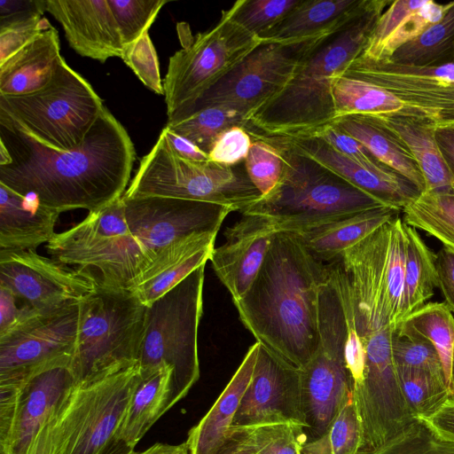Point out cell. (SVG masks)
<instances>
[{"instance_id": "cell-1", "label": "cell", "mask_w": 454, "mask_h": 454, "mask_svg": "<svg viewBox=\"0 0 454 454\" xmlns=\"http://www.w3.org/2000/svg\"><path fill=\"white\" fill-rule=\"evenodd\" d=\"M0 145L10 155L9 163L0 166V184L59 213L95 212L121 198L136 159L129 135L106 106L74 150L47 147L3 126Z\"/></svg>"}, {"instance_id": "cell-2", "label": "cell", "mask_w": 454, "mask_h": 454, "mask_svg": "<svg viewBox=\"0 0 454 454\" xmlns=\"http://www.w3.org/2000/svg\"><path fill=\"white\" fill-rule=\"evenodd\" d=\"M325 274L326 263L296 233L279 231L250 288L233 302L256 341L299 370L319 346V293Z\"/></svg>"}, {"instance_id": "cell-3", "label": "cell", "mask_w": 454, "mask_h": 454, "mask_svg": "<svg viewBox=\"0 0 454 454\" xmlns=\"http://www.w3.org/2000/svg\"><path fill=\"white\" fill-rule=\"evenodd\" d=\"M107 236L51 255L87 272L98 285L130 291L164 247L195 232H218L232 210L223 205L162 197L124 198Z\"/></svg>"}, {"instance_id": "cell-4", "label": "cell", "mask_w": 454, "mask_h": 454, "mask_svg": "<svg viewBox=\"0 0 454 454\" xmlns=\"http://www.w3.org/2000/svg\"><path fill=\"white\" fill-rule=\"evenodd\" d=\"M388 0H367L363 10L324 35L276 97L249 118L247 129L277 137H310L336 120L333 82L359 57Z\"/></svg>"}, {"instance_id": "cell-5", "label": "cell", "mask_w": 454, "mask_h": 454, "mask_svg": "<svg viewBox=\"0 0 454 454\" xmlns=\"http://www.w3.org/2000/svg\"><path fill=\"white\" fill-rule=\"evenodd\" d=\"M249 132L280 152L284 168L278 184L242 215L271 221L278 232L299 233L363 211L386 207L378 200L298 152L284 139Z\"/></svg>"}, {"instance_id": "cell-6", "label": "cell", "mask_w": 454, "mask_h": 454, "mask_svg": "<svg viewBox=\"0 0 454 454\" xmlns=\"http://www.w3.org/2000/svg\"><path fill=\"white\" fill-rule=\"evenodd\" d=\"M92 86L61 59L51 81L32 93L0 96V126L60 151L79 147L104 110Z\"/></svg>"}, {"instance_id": "cell-7", "label": "cell", "mask_w": 454, "mask_h": 454, "mask_svg": "<svg viewBox=\"0 0 454 454\" xmlns=\"http://www.w3.org/2000/svg\"><path fill=\"white\" fill-rule=\"evenodd\" d=\"M146 307L129 290L98 285L79 303L77 339L69 370L84 384L138 362Z\"/></svg>"}, {"instance_id": "cell-8", "label": "cell", "mask_w": 454, "mask_h": 454, "mask_svg": "<svg viewBox=\"0 0 454 454\" xmlns=\"http://www.w3.org/2000/svg\"><path fill=\"white\" fill-rule=\"evenodd\" d=\"M406 250V223L397 215L339 257L349 278L362 339L398 325Z\"/></svg>"}, {"instance_id": "cell-9", "label": "cell", "mask_w": 454, "mask_h": 454, "mask_svg": "<svg viewBox=\"0 0 454 454\" xmlns=\"http://www.w3.org/2000/svg\"><path fill=\"white\" fill-rule=\"evenodd\" d=\"M124 198L162 197L219 204L243 214L261 197L246 169L180 156L162 129L140 160Z\"/></svg>"}, {"instance_id": "cell-10", "label": "cell", "mask_w": 454, "mask_h": 454, "mask_svg": "<svg viewBox=\"0 0 454 454\" xmlns=\"http://www.w3.org/2000/svg\"><path fill=\"white\" fill-rule=\"evenodd\" d=\"M318 322V348L301 370L306 442L321 436L352 395L345 363L347 325L339 261L326 263L319 293Z\"/></svg>"}, {"instance_id": "cell-11", "label": "cell", "mask_w": 454, "mask_h": 454, "mask_svg": "<svg viewBox=\"0 0 454 454\" xmlns=\"http://www.w3.org/2000/svg\"><path fill=\"white\" fill-rule=\"evenodd\" d=\"M205 265L146 307L141 370L168 364L174 370L172 406L200 378L198 331L203 312Z\"/></svg>"}, {"instance_id": "cell-12", "label": "cell", "mask_w": 454, "mask_h": 454, "mask_svg": "<svg viewBox=\"0 0 454 454\" xmlns=\"http://www.w3.org/2000/svg\"><path fill=\"white\" fill-rule=\"evenodd\" d=\"M140 380L137 362L75 384L63 404L57 454H114L121 425Z\"/></svg>"}, {"instance_id": "cell-13", "label": "cell", "mask_w": 454, "mask_h": 454, "mask_svg": "<svg viewBox=\"0 0 454 454\" xmlns=\"http://www.w3.org/2000/svg\"><path fill=\"white\" fill-rule=\"evenodd\" d=\"M262 43L225 12L168 59L163 80L168 121L186 112Z\"/></svg>"}, {"instance_id": "cell-14", "label": "cell", "mask_w": 454, "mask_h": 454, "mask_svg": "<svg viewBox=\"0 0 454 454\" xmlns=\"http://www.w3.org/2000/svg\"><path fill=\"white\" fill-rule=\"evenodd\" d=\"M325 35L289 42H262L186 112L171 121L203 107L223 106L243 114L248 123L257 109L284 90Z\"/></svg>"}, {"instance_id": "cell-15", "label": "cell", "mask_w": 454, "mask_h": 454, "mask_svg": "<svg viewBox=\"0 0 454 454\" xmlns=\"http://www.w3.org/2000/svg\"><path fill=\"white\" fill-rule=\"evenodd\" d=\"M388 327L364 341L366 364L364 380L352 393L361 425L359 454L372 451L403 432L417 419L403 394L392 354Z\"/></svg>"}, {"instance_id": "cell-16", "label": "cell", "mask_w": 454, "mask_h": 454, "mask_svg": "<svg viewBox=\"0 0 454 454\" xmlns=\"http://www.w3.org/2000/svg\"><path fill=\"white\" fill-rule=\"evenodd\" d=\"M78 323L79 304L36 315L0 338V389L17 388L45 371L69 366Z\"/></svg>"}, {"instance_id": "cell-17", "label": "cell", "mask_w": 454, "mask_h": 454, "mask_svg": "<svg viewBox=\"0 0 454 454\" xmlns=\"http://www.w3.org/2000/svg\"><path fill=\"white\" fill-rule=\"evenodd\" d=\"M0 286L40 315L78 305L98 286L85 271L35 250H0Z\"/></svg>"}, {"instance_id": "cell-18", "label": "cell", "mask_w": 454, "mask_h": 454, "mask_svg": "<svg viewBox=\"0 0 454 454\" xmlns=\"http://www.w3.org/2000/svg\"><path fill=\"white\" fill-rule=\"evenodd\" d=\"M340 75L366 81L393 93L405 104L401 113L426 118L436 128L454 126V63L417 67L359 56Z\"/></svg>"}, {"instance_id": "cell-19", "label": "cell", "mask_w": 454, "mask_h": 454, "mask_svg": "<svg viewBox=\"0 0 454 454\" xmlns=\"http://www.w3.org/2000/svg\"><path fill=\"white\" fill-rule=\"evenodd\" d=\"M75 385L68 365L0 389V454H25L47 416Z\"/></svg>"}, {"instance_id": "cell-20", "label": "cell", "mask_w": 454, "mask_h": 454, "mask_svg": "<svg viewBox=\"0 0 454 454\" xmlns=\"http://www.w3.org/2000/svg\"><path fill=\"white\" fill-rule=\"evenodd\" d=\"M287 423L306 427L301 370L286 364L260 344L249 386L231 427Z\"/></svg>"}, {"instance_id": "cell-21", "label": "cell", "mask_w": 454, "mask_h": 454, "mask_svg": "<svg viewBox=\"0 0 454 454\" xmlns=\"http://www.w3.org/2000/svg\"><path fill=\"white\" fill-rule=\"evenodd\" d=\"M277 232L271 221L256 215H243L226 228L225 241L214 248L209 261L233 302L240 300L254 281Z\"/></svg>"}, {"instance_id": "cell-22", "label": "cell", "mask_w": 454, "mask_h": 454, "mask_svg": "<svg viewBox=\"0 0 454 454\" xmlns=\"http://www.w3.org/2000/svg\"><path fill=\"white\" fill-rule=\"evenodd\" d=\"M45 12L79 55L101 63L121 58L124 45L108 0H45Z\"/></svg>"}, {"instance_id": "cell-23", "label": "cell", "mask_w": 454, "mask_h": 454, "mask_svg": "<svg viewBox=\"0 0 454 454\" xmlns=\"http://www.w3.org/2000/svg\"><path fill=\"white\" fill-rule=\"evenodd\" d=\"M281 138L386 207L402 211L421 194L415 184L397 172L365 168L317 137Z\"/></svg>"}, {"instance_id": "cell-24", "label": "cell", "mask_w": 454, "mask_h": 454, "mask_svg": "<svg viewBox=\"0 0 454 454\" xmlns=\"http://www.w3.org/2000/svg\"><path fill=\"white\" fill-rule=\"evenodd\" d=\"M217 232H195L164 247L130 290L149 307L200 266L215 248Z\"/></svg>"}, {"instance_id": "cell-25", "label": "cell", "mask_w": 454, "mask_h": 454, "mask_svg": "<svg viewBox=\"0 0 454 454\" xmlns=\"http://www.w3.org/2000/svg\"><path fill=\"white\" fill-rule=\"evenodd\" d=\"M59 212L0 184V250H35L56 234Z\"/></svg>"}, {"instance_id": "cell-26", "label": "cell", "mask_w": 454, "mask_h": 454, "mask_svg": "<svg viewBox=\"0 0 454 454\" xmlns=\"http://www.w3.org/2000/svg\"><path fill=\"white\" fill-rule=\"evenodd\" d=\"M174 370L161 364L141 370V380L121 425L114 454H128L172 406Z\"/></svg>"}, {"instance_id": "cell-27", "label": "cell", "mask_w": 454, "mask_h": 454, "mask_svg": "<svg viewBox=\"0 0 454 454\" xmlns=\"http://www.w3.org/2000/svg\"><path fill=\"white\" fill-rule=\"evenodd\" d=\"M259 348L260 343L257 341L248 348L213 406L190 429L185 441L190 454H217L227 441L236 412L252 380Z\"/></svg>"}, {"instance_id": "cell-28", "label": "cell", "mask_w": 454, "mask_h": 454, "mask_svg": "<svg viewBox=\"0 0 454 454\" xmlns=\"http://www.w3.org/2000/svg\"><path fill=\"white\" fill-rule=\"evenodd\" d=\"M62 59L59 33L51 26L0 64V96L41 90L51 81Z\"/></svg>"}, {"instance_id": "cell-29", "label": "cell", "mask_w": 454, "mask_h": 454, "mask_svg": "<svg viewBox=\"0 0 454 454\" xmlns=\"http://www.w3.org/2000/svg\"><path fill=\"white\" fill-rule=\"evenodd\" d=\"M400 212L393 207H380L328 222L296 234L317 260L329 263L399 215Z\"/></svg>"}, {"instance_id": "cell-30", "label": "cell", "mask_w": 454, "mask_h": 454, "mask_svg": "<svg viewBox=\"0 0 454 454\" xmlns=\"http://www.w3.org/2000/svg\"><path fill=\"white\" fill-rule=\"evenodd\" d=\"M405 144L423 175L424 192H452L454 179L442 156L436 126L421 116L399 113L380 117Z\"/></svg>"}, {"instance_id": "cell-31", "label": "cell", "mask_w": 454, "mask_h": 454, "mask_svg": "<svg viewBox=\"0 0 454 454\" xmlns=\"http://www.w3.org/2000/svg\"><path fill=\"white\" fill-rule=\"evenodd\" d=\"M367 0H301L262 42H289L335 31L364 7Z\"/></svg>"}, {"instance_id": "cell-32", "label": "cell", "mask_w": 454, "mask_h": 454, "mask_svg": "<svg viewBox=\"0 0 454 454\" xmlns=\"http://www.w3.org/2000/svg\"><path fill=\"white\" fill-rule=\"evenodd\" d=\"M356 138L381 163L407 178L422 192L426 184L412 154L403 140L380 117L348 115L332 123Z\"/></svg>"}, {"instance_id": "cell-33", "label": "cell", "mask_w": 454, "mask_h": 454, "mask_svg": "<svg viewBox=\"0 0 454 454\" xmlns=\"http://www.w3.org/2000/svg\"><path fill=\"white\" fill-rule=\"evenodd\" d=\"M395 332L431 342L441 360L445 380L454 395V316L444 302H427L402 320Z\"/></svg>"}, {"instance_id": "cell-34", "label": "cell", "mask_w": 454, "mask_h": 454, "mask_svg": "<svg viewBox=\"0 0 454 454\" xmlns=\"http://www.w3.org/2000/svg\"><path fill=\"white\" fill-rule=\"evenodd\" d=\"M406 262L399 323L426 305L438 287L435 254L415 228L406 224Z\"/></svg>"}, {"instance_id": "cell-35", "label": "cell", "mask_w": 454, "mask_h": 454, "mask_svg": "<svg viewBox=\"0 0 454 454\" xmlns=\"http://www.w3.org/2000/svg\"><path fill=\"white\" fill-rule=\"evenodd\" d=\"M333 94L336 119L348 115L383 117L399 114L405 107V104L388 90L340 74L333 82Z\"/></svg>"}, {"instance_id": "cell-36", "label": "cell", "mask_w": 454, "mask_h": 454, "mask_svg": "<svg viewBox=\"0 0 454 454\" xmlns=\"http://www.w3.org/2000/svg\"><path fill=\"white\" fill-rule=\"evenodd\" d=\"M388 61L417 67L454 63V1L440 21L396 50Z\"/></svg>"}, {"instance_id": "cell-37", "label": "cell", "mask_w": 454, "mask_h": 454, "mask_svg": "<svg viewBox=\"0 0 454 454\" xmlns=\"http://www.w3.org/2000/svg\"><path fill=\"white\" fill-rule=\"evenodd\" d=\"M402 211L406 224L425 231L454 253V192H422Z\"/></svg>"}, {"instance_id": "cell-38", "label": "cell", "mask_w": 454, "mask_h": 454, "mask_svg": "<svg viewBox=\"0 0 454 454\" xmlns=\"http://www.w3.org/2000/svg\"><path fill=\"white\" fill-rule=\"evenodd\" d=\"M233 126L246 128L247 117L227 106H210L169 121L165 128L208 153L218 136Z\"/></svg>"}, {"instance_id": "cell-39", "label": "cell", "mask_w": 454, "mask_h": 454, "mask_svg": "<svg viewBox=\"0 0 454 454\" xmlns=\"http://www.w3.org/2000/svg\"><path fill=\"white\" fill-rule=\"evenodd\" d=\"M361 425L351 397L340 409L324 434L306 442L302 454H359L361 449Z\"/></svg>"}, {"instance_id": "cell-40", "label": "cell", "mask_w": 454, "mask_h": 454, "mask_svg": "<svg viewBox=\"0 0 454 454\" xmlns=\"http://www.w3.org/2000/svg\"><path fill=\"white\" fill-rule=\"evenodd\" d=\"M396 369L406 400L419 419L431 416L451 395L444 380L419 370Z\"/></svg>"}, {"instance_id": "cell-41", "label": "cell", "mask_w": 454, "mask_h": 454, "mask_svg": "<svg viewBox=\"0 0 454 454\" xmlns=\"http://www.w3.org/2000/svg\"><path fill=\"white\" fill-rule=\"evenodd\" d=\"M301 2V0H238L225 12L239 26L260 38Z\"/></svg>"}, {"instance_id": "cell-42", "label": "cell", "mask_w": 454, "mask_h": 454, "mask_svg": "<svg viewBox=\"0 0 454 454\" xmlns=\"http://www.w3.org/2000/svg\"><path fill=\"white\" fill-rule=\"evenodd\" d=\"M364 454H454V441L440 436L424 419H417L385 444Z\"/></svg>"}, {"instance_id": "cell-43", "label": "cell", "mask_w": 454, "mask_h": 454, "mask_svg": "<svg viewBox=\"0 0 454 454\" xmlns=\"http://www.w3.org/2000/svg\"><path fill=\"white\" fill-rule=\"evenodd\" d=\"M249 133L253 142L245 160V169L254 186L262 196H265L280 180L284 160L278 149L272 144Z\"/></svg>"}, {"instance_id": "cell-44", "label": "cell", "mask_w": 454, "mask_h": 454, "mask_svg": "<svg viewBox=\"0 0 454 454\" xmlns=\"http://www.w3.org/2000/svg\"><path fill=\"white\" fill-rule=\"evenodd\" d=\"M168 0H108L123 45L139 38L156 20Z\"/></svg>"}, {"instance_id": "cell-45", "label": "cell", "mask_w": 454, "mask_h": 454, "mask_svg": "<svg viewBox=\"0 0 454 454\" xmlns=\"http://www.w3.org/2000/svg\"><path fill=\"white\" fill-rule=\"evenodd\" d=\"M256 454H299L306 442L303 427L287 423L245 427Z\"/></svg>"}, {"instance_id": "cell-46", "label": "cell", "mask_w": 454, "mask_h": 454, "mask_svg": "<svg viewBox=\"0 0 454 454\" xmlns=\"http://www.w3.org/2000/svg\"><path fill=\"white\" fill-rule=\"evenodd\" d=\"M392 354L397 367L419 370L446 381L439 356L428 340L400 336L394 332Z\"/></svg>"}, {"instance_id": "cell-47", "label": "cell", "mask_w": 454, "mask_h": 454, "mask_svg": "<svg viewBox=\"0 0 454 454\" xmlns=\"http://www.w3.org/2000/svg\"><path fill=\"white\" fill-rule=\"evenodd\" d=\"M451 2L438 4L426 0L425 4L411 13L391 35L374 61L388 60L400 47L419 36L429 27L440 21L450 7ZM371 60V59H370Z\"/></svg>"}, {"instance_id": "cell-48", "label": "cell", "mask_w": 454, "mask_h": 454, "mask_svg": "<svg viewBox=\"0 0 454 454\" xmlns=\"http://www.w3.org/2000/svg\"><path fill=\"white\" fill-rule=\"evenodd\" d=\"M121 59L145 87L158 95L164 94L159 59L149 31L124 45Z\"/></svg>"}, {"instance_id": "cell-49", "label": "cell", "mask_w": 454, "mask_h": 454, "mask_svg": "<svg viewBox=\"0 0 454 454\" xmlns=\"http://www.w3.org/2000/svg\"><path fill=\"white\" fill-rule=\"evenodd\" d=\"M51 27L41 13L0 20V64Z\"/></svg>"}, {"instance_id": "cell-50", "label": "cell", "mask_w": 454, "mask_h": 454, "mask_svg": "<svg viewBox=\"0 0 454 454\" xmlns=\"http://www.w3.org/2000/svg\"><path fill=\"white\" fill-rule=\"evenodd\" d=\"M426 0H395L380 16L368 43L360 55L376 60L391 35L401 27L405 20L425 4Z\"/></svg>"}, {"instance_id": "cell-51", "label": "cell", "mask_w": 454, "mask_h": 454, "mask_svg": "<svg viewBox=\"0 0 454 454\" xmlns=\"http://www.w3.org/2000/svg\"><path fill=\"white\" fill-rule=\"evenodd\" d=\"M253 137L241 126H233L221 133L207 153L209 160L220 165L234 167L245 160Z\"/></svg>"}, {"instance_id": "cell-52", "label": "cell", "mask_w": 454, "mask_h": 454, "mask_svg": "<svg viewBox=\"0 0 454 454\" xmlns=\"http://www.w3.org/2000/svg\"><path fill=\"white\" fill-rule=\"evenodd\" d=\"M310 137L324 140L337 152L365 168L374 170H393L376 159L359 141L333 124L325 127Z\"/></svg>"}, {"instance_id": "cell-53", "label": "cell", "mask_w": 454, "mask_h": 454, "mask_svg": "<svg viewBox=\"0 0 454 454\" xmlns=\"http://www.w3.org/2000/svg\"><path fill=\"white\" fill-rule=\"evenodd\" d=\"M36 315H40L0 286V338L9 334Z\"/></svg>"}, {"instance_id": "cell-54", "label": "cell", "mask_w": 454, "mask_h": 454, "mask_svg": "<svg viewBox=\"0 0 454 454\" xmlns=\"http://www.w3.org/2000/svg\"><path fill=\"white\" fill-rule=\"evenodd\" d=\"M66 397L47 416L38 433L35 434L33 441L29 444L25 454L58 453L59 442L60 416Z\"/></svg>"}, {"instance_id": "cell-55", "label": "cell", "mask_w": 454, "mask_h": 454, "mask_svg": "<svg viewBox=\"0 0 454 454\" xmlns=\"http://www.w3.org/2000/svg\"><path fill=\"white\" fill-rule=\"evenodd\" d=\"M435 267L444 303L454 314V253L445 247L440 249L435 254Z\"/></svg>"}, {"instance_id": "cell-56", "label": "cell", "mask_w": 454, "mask_h": 454, "mask_svg": "<svg viewBox=\"0 0 454 454\" xmlns=\"http://www.w3.org/2000/svg\"><path fill=\"white\" fill-rule=\"evenodd\" d=\"M424 420L440 436L454 441V395H450L434 413Z\"/></svg>"}, {"instance_id": "cell-57", "label": "cell", "mask_w": 454, "mask_h": 454, "mask_svg": "<svg viewBox=\"0 0 454 454\" xmlns=\"http://www.w3.org/2000/svg\"><path fill=\"white\" fill-rule=\"evenodd\" d=\"M45 12V0H1L0 20Z\"/></svg>"}, {"instance_id": "cell-58", "label": "cell", "mask_w": 454, "mask_h": 454, "mask_svg": "<svg viewBox=\"0 0 454 454\" xmlns=\"http://www.w3.org/2000/svg\"><path fill=\"white\" fill-rule=\"evenodd\" d=\"M217 454H256L248 431L245 427H231L230 434Z\"/></svg>"}, {"instance_id": "cell-59", "label": "cell", "mask_w": 454, "mask_h": 454, "mask_svg": "<svg viewBox=\"0 0 454 454\" xmlns=\"http://www.w3.org/2000/svg\"><path fill=\"white\" fill-rule=\"evenodd\" d=\"M163 130L172 147L180 156L195 161L209 160L207 153L200 150L189 140L173 133L167 128H163Z\"/></svg>"}, {"instance_id": "cell-60", "label": "cell", "mask_w": 454, "mask_h": 454, "mask_svg": "<svg viewBox=\"0 0 454 454\" xmlns=\"http://www.w3.org/2000/svg\"><path fill=\"white\" fill-rule=\"evenodd\" d=\"M435 139L442 156L454 179V126L437 127Z\"/></svg>"}, {"instance_id": "cell-61", "label": "cell", "mask_w": 454, "mask_h": 454, "mask_svg": "<svg viewBox=\"0 0 454 454\" xmlns=\"http://www.w3.org/2000/svg\"><path fill=\"white\" fill-rule=\"evenodd\" d=\"M128 454H190V450L186 442L180 444L156 442L145 450H131Z\"/></svg>"}, {"instance_id": "cell-62", "label": "cell", "mask_w": 454, "mask_h": 454, "mask_svg": "<svg viewBox=\"0 0 454 454\" xmlns=\"http://www.w3.org/2000/svg\"><path fill=\"white\" fill-rule=\"evenodd\" d=\"M299 454H302V453H301V450H300Z\"/></svg>"}]
</instances>
